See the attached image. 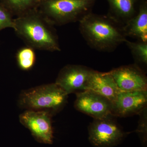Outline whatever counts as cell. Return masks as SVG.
<instances>
[{"label": "cell", "mask_w": 147, "mask_h": 147, "mask_svg": "<svg viewBox=\"0 0 147 147\" xmlns=\"http://www.w3.org/2000/svg\"><path fill=\"white\" fill-rule=\"evenodd\" d=\"M54 26L37 8L14 19L13 29L27 46L34 50L60 51Z\"/></svg>", "instance_id": "cell-1"}, {"label": "cell", "mask_w": 147, "mask_h": 147, "mask_svg": "<svg viewBox=\"0 0 147 147\" xmlns=\"http://www.w3.org/2000/svg\"><path fill=\"white\" fill-rule=\"evenodd\" d=\"M79 22L80 32L87 43L98 51H113L127 40L122 26L108 15L90 12Z\"/></svg>", "instance_id": "cell-2"}, {"label": "cell", "mask_w": 147, "mask_h": 147, "mask_svg": "<svg viewBox=\"0 0 147 147\" xmlns=\"http://www.w3.org/2000/svg\"><path fill=\"white\" fill-rule=\"evenodd\" d=\"M68 94L55 83L45 84L21 92L18 105L26 110L44 111L53 115L67 102Z\"/></svg>", "instance_id": "cell-3"}, {"label": "cell", "mask_w": 147, "mask_h": 147, "mask_svg": "<svg viewBox=\"0 0 147 147\" xmlns=\"http://www.w3.org/2000/svg\"><path fill=\"white\" fill-rule=\"evenodd\" d=\"M97 0H41L38 9L54 25L79 21Z\"/></svg>", "instance_id": "cell-4"}, {"label": "cell", "mask_w": 147, "mask_h": 147, "mask_svg": "<svg viewBox=\"0 0 147 147\" xmlns=\"http://www.w3.org/2000/svg\"><path fill=\"white\" fill-rule=\"evenodd\" d=\"M113 117L94 119L90 124L88 138L93 146L95 147L115 146L125 137V132L114 120Z\"/></svg>", "instance_id": "cell-5"}, {"label": "cell", "mask_w": 147, "mask_h": 147, "mask_svg": "<svg viewBox=\"0 0 147 147\" xmlns=\"http://www.w3.org/2000/svg\"><path fill=\"white\" fill-rule=\"evenodd\" d=\"M52 117L50 113L44 111L26 110L20 115L19 121L38 141L52 144L54 137Z\"/></svg>", "instance_id": "cell-6"}, {"label": "cell", "mask_w": 147, "mask_h": 147, "mask_svg": "<svg viewBox=\"0 0 147 147\" xmlns=\"http://www.w3.org/2000/svg\"><path fill=\"white\" fill-rule=\"evenodd\" d=\"M93 70L84 65H67L61 69L55 83L68 95L84 91Z\"/></svg>", "instance_id": "cell-7"}, {"label": "cell", "mask_w": 147, "mask_h": 147, "mask_svg": "<svg viewBox=\"0 0 147 147\" xmlns=\"http://www.w3.org/2000/svg\"><path fill=\"white\" fill-rule=\"evenodd\" d=\"M76 96L74 107L79 112L94 119L113 115V103L104 96L88 90L76 93Z\"/></svg>", "instance_id": "cell-8"}, {"label": "cell", "mask_w": 147, "mask_h": 147, "mask_svg": "<svg viewBox=\"0 0 147 147\" xmlns=\"http://www.w3.org/2000/svg\"><path fill=\"white\" fill-rule=\"evenodd\" d=\"M109 72L120 91L147 90L146 74L136 64L121 66Z\"/></svg>", "instance_id": "cell-9"}, {"label": "cell", "mask_w": 147, "mask_h": 147, "mask_svg": "<svg viewBox=\"0 0 147 147\" xmlns=\"http://www.w3.org/2000/svg\"><path fill=\"white\" fill-rule=\"evenodd\" d=\"M147 105V90L120 91L113 103L112 115L126 117L139 115Z\"/></svg>", "instance_id": "cell-10"}, {"label": "cell", "mask_w": 147, "mask_h": 147, "mask_svg": "<svg viewBox=\"0 0 147 147\" xmlns=\"http://www.w3.org/2000/svg\"><path fill=\"white\" fill-rule=\"evenodd\" d=\"M86 90L92 91L106 98L112 103L120 91L109 71L101 72L93 70L90 76Z\"/></svg>", "instance_id": "cell-11"}, {"label": "cell", "mask_w": 147, "mask_h": 147, "mask_svg": "<svg viewBox=\"0 0 147 147\" xmlns=\"http://www.w3.org/2000/svg\"><path fill=\"white\" fill-rule=\"evenodd\" d=\"M125 36L134 38L140 41H147V3L144 1L139 6L138 11L122 26Z\"/></svg>", "instance_id": "cell-12"}, {"label": "cell", "mask_w": 147, "mask_h": 147, "mask_svg": "<svg viewBox=\"0 0 147 147\" xmlns=\"http://www.w3.org/2000/svg\"><path fill=\"white\" fill-rule=\"evenodd\" d=\"M110 6L108 16L122 26L137 13L139 0H106Z\"/></svg>", "instance_id": "cell-13"}, {"label": "cell", "mask_w": 147, "mask_h": 147, "mask_svg": "<svg viewBox=\"0 0 147 147\" xmlns=\"http://www.w3.org/2000/svg\"><path fill=\"white\" fill-rule=\"evenodd\" d=\"M41 0H0V3L13 15L21 16L30 11L38 8Z\"/></svg>", "instance_id": "cell-14"}, {"label": "cell", "mask_w": 147, "mask_h": 147, "mask_svg": "<svg viewBox=\"0 0 147 147\" xmlns=\"http://www.w3.org/2000/svg\"><path fill=\"white\" fill-rule=\"evenodd\" d=\"M16 59L19 68L24 71L30 70L34 66L36 61L34 50L26 46L18 50L16 54Z\"/></svg>", "instance_id": "cell-15"}, {"label": "cell", "mask_w": 147, "mask_h": 147, "mask_svg": "<svg viewBox=\"0 0 147 147\" xmlns=\"http://www.w3.org/2000/svg\"><path fill=\"white\" fill-rule=\"evenodd\" d=\"M130 50L136 64L147 65V41L138 40L131 42L127 40L125 42Z\"/></svg>", "instance_id": "cell-16"}, {"label": "cell", "mask_w": 147, "mask_h": 147, "mask_svg": "<svg viewBox=\"0 0 147 147\" xmlns=\"http://www.w3.org/2000/svg\"><path fill=\"white\" fill-rule=\"evenodd\" d=\"M13 15L6 7L0 3V31L6 28L14 26Z\"/></svg>", "instance_id": "cell-17"}, {"label": "cell", "mask_w": 147, "mask_h": 147, "mask_svg": "<svg viewBox=\"0 0 147 147\" xmlns=\"http://www.w3.org/2000/svg\"><path fill=\"white\" fill-rule=\"evenodd\" d=\"M140 116L136 132L139 134L142 142L146 143L147 135V108L142 110L139 114Z\"/></svg>", "instance_id": "cell-18"}]
</instances>
